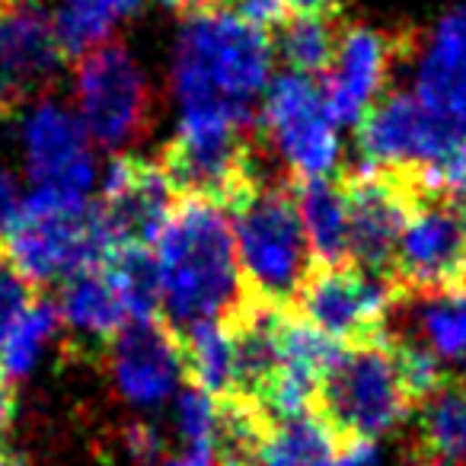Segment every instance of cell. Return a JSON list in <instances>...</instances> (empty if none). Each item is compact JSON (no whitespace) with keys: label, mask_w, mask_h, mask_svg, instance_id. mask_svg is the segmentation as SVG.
<instances>
[{"label":"cell","mask_w":466,"mask_h":466,"mask_svg":"<svg viewBox=\"0 0 466 466\" xmlns=\"http://www.w3.org/2000/svg\"><path fill=\"white\" fill-rule=\"evenodd\" d=\"M272 42L224 10H192L182 20L173 86L182 116H220L256 125V103L268 84Z\"/></svg>","instance_id":"1"},{"label":"cell","mask_w":466,"mask_h":466,"mask_svg":"<svg viewBox=\"0 0 466 466\" xmlns=\"http://www.w3.org/2000/svg\"><path fill=\"white\" fill-rule=\"evenodd\" d=\"M160 317L176 332L218 323L243 298L240 259L227 211L201 198H176L157 240Z\"/></svg>","instance_id":"2"},{"label":"cell","mask_w":466,"mask_h":466,"mask_svg":"<svg viewBox=\"0 0 466 466\" xmlns=\"http://www.w3.org/2000/svg\"><path fill=\"white\" fill-rule=\"evenodd\" d=\"M233 243L240 259L243 291L272 307H294L313 266L300 224L294 182L268 176L230 208Z\"/></svg>","instance_id":"3"},{"label":"cell","mask_w":466,"mask_h":466,"mask_svg":"<svg viewBox=\"0 0 466 466\" xmlns=\"http://www.w3.org/2000/svg\"><path fill=\"white\" fill-rule=\"evenodd\" d=\"M4 249L35 288L106 268L116 253L96 205H90L86 195L52 188H35L16 205L14 220L4 230Z\"/></svg>","instance_id":"4"},{"label":"cell","mask_w":466,"mask_h":466,"mask_svg":"<svg viewBox=\"0 0 466 466\" xmlns=\"http://www.w3.org/2000/svg\"><path fill=\"white\" fill-rule=\"evenodd\" d=\"M412 412L409 393L390 339L342 345L329 368L319 374L313 415L336 434L339 447L370 441L406 425Z\"/></svg>","instance_id":"5"},{"label":"cell","mask_w":466,"mask_h":466,"mask_svg":"<svg viewBox=\"0 0 466 466\" xmlns=\"http://www.w3.org/2000/svg\"><path fill=\"white\" fill-rule=\"evenodd\" d=\"M160 169L176 198H201L224 211L268 179L259 169L253 128L220 116H182L160 154Z\"/></svg>","instance_id":"6"},{"label":"cell","mask_w":466,"mask_h":466,"mask_svg":"<svg viewBox=\"0 0 466 466\" xmlns=\"http://www.w3.org/2000/svg\"><path fill=\"white\" fill-rule=\"evenodd\" d=\"M349 211V259L393 281L396 247L415 205L428 195L421 169L361 163L339 173Z\"/></svg>","instance_id":"7"},{"label":"cell","mask_w":466,"mask_h":466,"mask_svg":"<svg viewBox=\"0 0 466 466\" xmlns=\"http://www.w3.org/2000/svg\"><path fill=\"white\" fill-rule=\"evenodd\" d=\"M419 29H377L345 16L336 52L323 74V99L332 122H361L364 112L390 90L393 74L419 58Z\"/></svg>","instance_id":"8"},{"label":"cell","mask_w":466,"mask_h":466,"mask_svg":"<svg viewBox=\"0 0 466 466\" xmlns=\"http://www.w3.org/2000/svg\"><path fill=\"white\" fill-rule=\"evenodd\" d=\"M77 103L84 128L106 150L147 137L154 122V93L128 48L106 39L77 58Z\"/></svg>","instance_id":"9"},{"label":"cell","mask_w":466,"mask_h":466,"mask_svg":"<svg viewBox=\"0 0 466 466\" xmlns=\"http://www.w3.org/2000/svg\"><path fill=\"white\" fill-rule=\"evenodd\" d=\"M396 298H400L396 281L364 272L355 262H345V266L313 262L291 310L300 313L332 342L358 345L387 332Z\"/></svg>","instance_id":"10"},{"label":"cell","mask_w":466,"mask_h":466,"mask_svg":"<svg viewBox=\"0 0 466 466\" xmlns=\"http://www.w3.org/2000/svg\"><path fill=\"white\" fill-rule=\"evenodd\" d=\"M466 135V122L421 103L415 93L387 90L355 125L364 163L421 169L444 157Z\"/></svg>","instance_id":"11"},{"label":"cell","mask_w":466,"mask_h":466,"mask_svg":"<svg viewBox=\"0 0 466 466\" xmlns=\"http://www.w3.org/2000/svg\"><path fill=\"white\" fill-rule=\"evenodd\" d=\"M393 281L400 291L466 288V208L428 192L409 211L396 247Z\"/></svg>","instance_id":"12"},{"label":"cell","mask_w":466,"mask_h":466,"mask_svg":"<svg viewBox=\"0 0 466 466\" xmlns=\"http://www.w3.org/2000/svg\"><path fill=\"white\" fill-rule=\"evenodd\" d=\"M262 125H266L272 144L281 150L294 179L329 176L336 169V122L326 112L323 90L313 77L294 71L281 74L266 93Z\"/></svg>","instance_id":"13"},{"label":"cell","mask_w":466,"mask_h":466,"mask_svg":"<svg viewBox=\"0 0 466 466\" xmlns=\"http://www.w3.org/2000/svg\"><path fill=\"white\" fill-rule=\"evenodd\" d=\"M176 208V192L169 188L160 163L116 157L96 201L99 220L116 249H154L167 230Z\"/></svg>","instance_id":"14"},{"label":"cell","mask_w":466,"mask_h":466,"mask_svg":"<svg viewBox=\"0 0 466 466\" xmlns=\"http://www.w3.org/2000/svg\"><path fill=\"white\" fill-rule=\"evenodd\" d=\"M106 351L118 393L135 406H160L186 377L179 332L163 317L128 319Z\"/></svg>","instance_id":"15"},{"label":"cell","mask_w":466,"mask_h":466,"mask_svg":"<svg viewBox=\"0 0 466 466\" xmlns=\"http://www.w3.org/2000/svg\"><path fill=\"white\" fill-rule=\"evenodd\" d=\"M61 58L52 16L35 0H0V118L42 90Z\"/></svg>","instance_id":"16"},{"label":"cell","mask_w":466,"mask_h":466,"mask_svg":"<svg viewBox=\"0 0 466 466\" xmlns=\"http://www.w3.org/2000/svg\"><path fill=\"white\" fill-rule=\"evenodd\" d=\"M26 167L35 188L86 195L93 186V154L86 128L55 99H42L26 118Z\"/></svg>","instance_id":"17"},{"label":"cell","mask_w":466,"mask_h":466,"mask_svg":"<svg viewBox=\"0 0 466 466\" xmlns=\"http://www.w3.org/2000/svg\"><path fill=\"white\" fill-rule=\"evenodd\" d=\"M387 336L425 349L451 374H466V288L400 291L387 319Z\"/></svg>","instance_id":"18"},{"label":"cell","mask_w":466,"mask_h":466,"mask_svg":"<svg viewBox=\"0 0 466 466\" xmlns=\"http://www.w3.org/2000/svg\"><path fill=\"white\" fill-rule=\"evenodd\" d=\"M402 466H466V377H451L412 406Z\"/></svg>","instance_id":"19"},{"label":"cell","mask_w":466,"mask_h":466,"mask_svg":"<svg viewBox=\"0 0 466 466\" xmlns=\"http://www.w3.org/2000/svg\"><path fill=\"white\" fill-rule=\"evenodd\" d=\"M415 96L466 122V7L447 14L415 58Z\"/></svg>","instance_id":"20"},{"label":"cell","mask_w":466,"mask_h":466,"mask_svg":"<svg viewBox=\"0 0 466 466\" xmlns=\"http://www.w3.org/2000/svg\"><path fill=\"white\" fill-rule=\"evenodd\" d=\"M300 224L307 233V247L317 266H345L349 259V211L339 176H313L294 179Z\"/></svg>","instance_id":"21"},{"label":"cell","mask_w":466,"mask_h":466,"mask_svg":"<svg viewBox=\"0 0 466 466\" xmlns=\"http://www.w3.org/2000/svg\"><path fill=\"white\" fill-rule=\"evenodd\" d=\"M55 307H58V317L77 336L96 342L99 349H106L112 336L131 319L128 307H125L122 294L112 285L106 268H93V272H80L61 281V294Z\"/></svg>","instance_id":"22"},{"label":"cell","mask_w":466,"mask_h":466,"mask_svg":"<svg viewBox=\"0 0 466 466\" xmlns=\"http://www.w3.org/2000/svg\"><path fill=\"white\" fill-rule=\"evenodd\" d=\"M339 441L313 412L272 419L256 444L249 466H332Z\"/></svg>","instance_id":"23"},{"label":"cell","mask_w":466,"mask_h":466,"mask_svg":"<svg viewBox=\"0 0 466 466\" xmlns=\"http://www.w3.org/2000/svg\"><path fill=\"white\" fill-rule=\"evenodd\" d=\"M342 23V10H332V14H291L268 35V42H275V52L281 55V61L294 74L323 77L332 61V52H336Z\"/></svg>","instance_id":"24"},{"label":"cell","mask_w":466,"mask_h":466,"mask_svg":"<svg viewBox=\"0 0 466 466\" xmlns=\"http://www.w3.org/2000/svg\"><path fill=\"white\" fill-rule=\"evenodd\" d=\"M144 0H58L55 7V35L65 58H80L86 48L112 35L122 20L135 16Z\"/></svg>","instance_id":"25"},{"label":"cell","mask_w":466,"mask_h":466,"mask_svg":"<svg viewBox=\"0 0 466 466\" xmlns=\"http://www.w3.org/2000/svg\"><path fill=\"white\" fill-rule=\"evenodd\" d=\"M182 342V368L186 380L195 390L208 393L211 400L230 396L233 383V355L230 339L220 323H198L179 332Z\"/></svg>","instance_id":"26"},{"label":"cell","mask_w":466,"mask_h":466,"mask_svg":"<svg viewBox=\"0 0 466 466\" xmlns=\"http://www.w3.org/2000/svg\"><path fill=\"white\" fill-rule=\"evenodd\" d=\"M61 317L52 300H35L20 323L10 329V336L0 342V377L14 383L16 377H26L33 364L39 361L46 342L55 336Z\"/></svg>","instance_id":"27"},{"label":"cell","mask_w":466,"mask_h":466,"mask_svg":"<svg viewBox=\"0 0 466 466\" xmlns=\"http://www.w3.org/2000/svg\"><path fill=\"white\" fill-rule=\"evenodd\" d=\"M106 272L122 294L131 319L160 317V281L150 249H116L106 262Z\"/></svg>","instance_id":"28"},{"label":"cell","mask_w":466,"mask_h":466,"mask_svg":"<svg viewBox=\"0 0 466 466\" xmlns=\"http://www.w3.org/2000/svg\"><path fill=\"white\" fill-rule=\"evenodd\" d=\"M39 300V288L14 266V259L4 249L0 240V342L10 336L16 323L23 319V313Z\"/></svg>","instance_id":"29"},{"label":"cell","mask_w":466,"mask_h":466,"mask_svg":"<svg viewBox=\"0 0 466 466\" xmlns=\"http://www.w3.org/2000/svg\"><path fill=\"white\" fill-rule=\"evenodd\" d=\"M176 425L188 447H214L218 434V402L201 390L188 387L176 400Z\"/></svg>","instance_id":"30"},{"label":"cell","mask_w":466,"mask_h":466,"mask_svg":"<svg viewBox=\"0 0 466 466\" xmlns=\"http://www.w3.org/2000/svg\"><path fill=\"white\" fill-rule=\"evenodd\" d=\"M227 7H230L233 16H240L247 26L259 29L266 35H272L291 16L285 0H227Z\"/></svg>","instance_id":"31"},{"label":"cell","mask_w":466,"mask_h":466,"mask_svg":"<svg viewBox=\"0 0 466 466\" xmlns=\"http://www.w3.org/2000/svg\"><path fill=\"white\" fill-rule=\"evenodd\" d=\"M163 438L154 425L147 421H135L125 428V453L141 466H163Z\"/></svg>","instance_id":"32"},{"label":"cell","mask_w":466,"mask_h":466,"mask_svg":"<svg viewBox=\"0 0 466 466\" xmlns=\"http://www.w3.org/2000/svg\"><path fill=\"white\" fill-rule=\"evenodd\" d=\"M332 466H380V457H377V447L370 441H355V444L339 447Z\"/></svg>","instance_id":"33"},{"label":"cell","mask_w":466,"mask_h":466,"mask_svg":"<svg viewBox=\"0 0 466 466\" xmlns=\"http://www.w3.org/2000/svg\"><path fill=\"white\" fill-rule=\"evenodd\" d=\"M16 205H20V198H16V182H14V176H10L7 169L0 167V240H4V230H7V224L14 220Z\"/></svg>","instance_id":"34"},{"label":"cell","mask_w":466,"mask_h":466,"mask_svg":"<svg viewBox=\"0 0 466 466\" xmlns=\"http://www.w3.org/2000/svg\"><path fill=\"white\" fill-rule=\"evenodd\" d=\"M14 421H16V390L14 383L0 377V441L10 434Z\"/></svg>","instance_id":"35"},{"label":"cell","mask_w":466,"mask_h":466,"mask_svg":"<svg viewBox=\"0 0 466 466\" xmlns=\"http://www.w3.org/2000/svg\"><path fill=\"white\" fill-rule=\"evenodd\" d=\"M163 466H214V447H188L182 457L163 460Z\"/></svg>","instance_id":"36"},{"label":"cell","mask_w":466,"mask_h":466,"mask_svg":"<svg viewBox=\"0 0 466 466\" xmlns=\"http://www.w3.org/2000/svg\"><path fill=\"white\" fill-rule=\"evenodd\" d=\"M291 14H332L339 10V0H285Z\"/></svg>","instance_id":"37"},{"label":"cell","mask_w":466,"mask_h":466,"mask_svg":"<svg viewBox=\"0 0 466 466\" xmlns=\"http://www.w3.org/2000/svg\"><path fill=\"white\" fill-rule=\"evenodd\" d=\"M227 0H182V10L192 14V10H220Z\"/></svg>","instance_id":"38"},{"label":"cell","mask_w":466,"mask_h":466,"mask_svg":"<svg viewBox=\"0 0 466 466\" xmlns=\"http://www.w3.org/2000/svg\"><path fill=\"white\" fill-rule=\"evenodd\" d=\"M0 466H26V463L16 460V457H10V453H4V457H0Z\"/></svg>","instance_id":"39"},{"label":"cell","mask_w":466,"mask_h":466,"mask_svg":"<svg viewBox=\"0 0 466 466\" xmlns=\"http://www.w3.org/2000/svg\"><path fill=\"white\" fill-rule=\"evenodd\" d=\"M160 4H167V7H182V0H160Z\"/></svg>","instance_id":"40"},{"label":"cell","mask_w":466,"mask_h":466,"mask_svg":"<svg viewBox=\"0 0 466 466\" xmlns=\"http://www.w3.org/2000/svg\"><path fill=\"white\" fill-rule=\"evenodd\" d=\"M220 466H237V463H220Z\"/></svg>","instance_id":"41"},{"label":"cell","mask_w":466,"mask_h":466,"mask_svg":"<svg viewBox=\"0 0 466 466\" xmlns=\"http://www.w3.org/2000/svg\"><path fill=\"white\" fill-rule=\"evenodd\" d=\"M463 377H466V374H463Z\"/></svg>","instance_id":"42"}]
</instances>
